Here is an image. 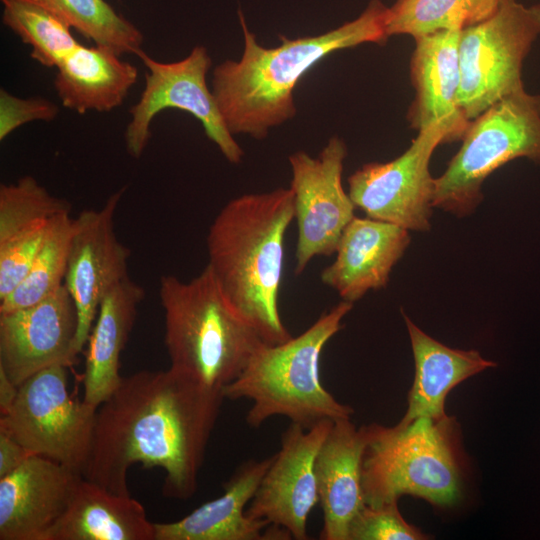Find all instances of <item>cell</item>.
Returning a JSON list of instances; mask_svg holds the SVG:
<instances>
[{"instance_id":"cell-32","label":"cell","mask_w":540,"mask_h":540,"mask_svg":"<svg viewBox=\"0 0 540 540\" xmlns=\"http://www.w3.org/2000/svg\"><path fill=\"white\" fill-rule=\"evenodd\" d=\"M32 454L7 431L0 429V477L24 463Z\"/></svg>"},{"instance_id":"cell-15","label":"cell","mask_w":540,"mask_h":540,"mask_svg":"<svg viewBox=\"0 0 540 540\" xmlns=\"http://www.w3.org/2000/svg\"><path fill=\"white\" fill-rule=\"evenodd\" d=\"M77 310L64 284L47 298L0 313V368L19 387L35 373L77 360Z\"/></svg>"},{"instance_id":"cell-12","label":"cell","mask_w":540,"mask_h":540,"mask_svg":"<svg viewBox=\"0 0 540 540\" xmlns=\"http://www.w3.org/2000/svg\"><path fill=\"white\" fill-rule=\"evenodd\" d=\"M346 156L344 140L333 136L317 157L297 151L288 158L298 230L296 274L314 257L335 253L344 229L355 217V205L342 185Z\"/></svg>"},{"instance_id":"cell-26","label":"cell","mask_w":540,"mask_h":540,"mask_svg":"<svg viewBox=\"0 0 540 540\" xmlns=\"http://www.w3.org/2000/svg\"><path fill=\"white\" fill-rule=\"evenodd\" d=\"M500 0H396L388 7V37L413 38L444 30H463L491 17Z\"/></svg>"},{"instance_id":"cell-3","label":"cell","mask_w":540,"mask_h":540,"mask_svg":"<svg viewBox=\"0 0 540 540\" xmlns=\"http://www.w3.org/2000/svg\"><path fill=\"white\" fill-rule=\"evenodd\" d=\"M294 218L290 187L244 194L221 209L207 235V266L230 303L268 344L292 338L281 319L279 293L285 234Z\"/></svg>"},{"instance_id":"cell-19","label":"cell","mask_w":540,"mask_h":540,"mask_svg":"<svg viewBox=\"0 0 540 540\" xmlns=\"http://www.w3.org/2000/svg\"><path fill=\"white\" fill-rule=\"evenodd\" d=\"M370 425L357 428L350 419L333 422L315 460L322 540H348L352 520L365 506L362 461L371 439Z\"/></svg>"},{"instance_id":"cell-1","label":"cell","mask_w":540,"mask_h":540,"mask_svg":"<svg viewBox=\"0 0 540 540\" xmlns=\"http://www.w3.org/2000/svg\"><path fill=\"white\" fill-rule=\"evenodd\" d=\"M224 399L171 368L123 376L97 408L82 477L128 495L130 467H159L164 497L191 498Z\"/></svg>"},{"instance_id":"cell-4","label":"cell","mask_w":540,"mask_h":540,"mask_svg":"<svg viewBox=\"0 0 540 540\" xmlns=\"http://www.w3.org/2000/svg\"><path fill=\"white\" fill-rule=\"evenodd\" d=\"M159 296L169 368L209 390L222 393L266 343L223 294L207 265L188 282L162 276Z\"/></svg>"},{"instance_id":"cell-9","label":"cell","mask_w":540,"mask_h":540,"mask_svg":"<svg viewBox=\"0 0 540 540\" xmlns=\"http://www.w3.org/2000/svg\"><path fill=\"white\" fill-rule=\"evenodd\" d=\"M67 368L54 365L25 380L9 412L0 416V429L32 454L81 473L90 451L97 409L71 397Z\"/></svg>"},{"instance_id":"cell-5","label":"cell","mask_w":540,"mask_h":540,"mask_svg":"<svg viewBox=\"0 0 540 540\" xmlns=\"http://www.w3.org/2000/svg\"><path fill=\"white\" fill-rule=\"evenodd\" d=\"M353 303L341 301L309 328L280 344H262L241 374L222 391L225 399H248L246 423L260 427L273 416L305 429L323 420L350 419L354 410L340 403L320 380V356L342 328Z\"/></svg>"},{"instance_id":"cell-14","label":"cell","mask_w":540,"mask_h":540,"mask_svg":"<svg viewBox=\"0 0 540 540\" xmlns=\"http://www.w3.org/2000/svg\"><path fill=\"white\" fill-rule=\"evenodd\" d=\"M333 420L309 429L291 423L281 446L246 508L252 519L265 520L287 530L296 540H307V520L319 504L315 460Z\"/></svg>"},{"instance_id":"cell-6","label":"cell","mask_w":540,"mask_h":540,"mask_svg":"<svg viewBox=\"0 0 540 540\" xmlns=\"http://www.w3.org/2000/svg\"><path fill=\"white\" fill-rule=\"evenodd\" d=\"M362 461L365 505L377 507L403 495L447 507L461 496L463 458L454 417H419L392 427L370 424Z\"/></svg>"},{"instance_id":"cell-24","label":"cell","mask_w":540,"mask_h":540,"mask_svg":"<svg viewBox=\"0 0 540 540\" xmlns=\"http://www.w3.org/2000/svg\"><path fill=\"white\" fill-rule=\"evenodd\" d=\"M402 315L410 337L415 375L407 411L398 423L406 425L419 417L443 418L447 415L448 393L467 378L497 364L476 350L445 346L423 332L404 312Z\"/></svg>"},{"instance_id":"cell-23","label":"cell","mask_w":540,"mask_h":540,"mask_svg":"<svg viewBox=\"0 0 540 540\" xmlns=\"http://www.w3.org/2000/svg\"><path fill=\"white\" fill-rule=\"evenodd\" d=\"M46 540H155V527L130 494L113 493L81 476Z\"/></svg>"},{"instance_id":"cell-27","label":"cell","mask_w":540,"mask_h":540,"mask_svg":"<svg viewBox=\"0 0 540 540\" xmlns=\"http://www.w3.org/2000/svg\"><path fill=\"white\" fill-rule=\"evenodd\" d=\"M3 24L31 47L30 56L55 67L80 43L71 27L41 0H0Z\"/></svg>"},{"instance_id":"cell-30","label":"cell","mask_w":540,"mask_h":540,"mask_svg":"<svg viewBox=\"0 0 540 540\" xmlns=\"http://www.w3.org/2000/svg\"><path fill=\"white\" fill-rule=\"evenodd\" d=\"M429 535L407 523L398 501L377 507L365 505L352 520L348 540H425Z\"/></svg>"},{"instance_id":"cell-20","label":"cell","mask_w":540,"mask_h":540,"mask_svg":"<svg viewBox=\"0 0 540 540\" xmlns=\"http://www.w3.org/2000/svg\"><path fill=\"white\" fill-rule=\"evenodd\" d=\"M461 30H444L416 37L410 63L415 97L407 119L418 131L442 122L448 142L462 140L470 121L458 104L461 82L459 39Z\"/></svg>"},{"instance_id":"cell-22","label":"cell","mask_w":540,"mask_h":540,"mask_svg":"<svg viewBox=\"0 0 540 540\" xmlns=\"http://www.w3.org/2000/svg\"><path fill=\"white\" fill-rule=\"evenodd\" d=\"M143 288L129 277L101 301L87 340L83 401L98 408L118 387L120 355L134 326Z\"/></svg>"},{"instance_id":"cell-29","label":"cell","mask_w":540,"mask_h":540,"mask_svg":"<svg viewBox=\"0 0 540 540\" xmlns=\"http://www.w3.org/2000/svg\"><path fill=\"white\" fill-rule=\"evenodd\" d=\"M71 28L119 55L143 51L142 32L105 0H41Z\"/></svg>"},{"instance_id":"cell-21","label":"cell","mask_w":540,"mask_h":540,"mask_svg":"<svg viewBox=\"0 0 540 540\" xmlns=\"http://www.w3.org/2000/svg\"><path fill=\"white\" fill-rule=\"evenodd\" d=\"M410 241L408 230L400 226L354 217L341 235L334 262L321 272V281L343 301L354 303L369 290L387 285Z\"/></svg>"},{"instance_id":"cell-8","label":"cell","mask_w":540,"mask_h":540,"mask_svg":"<svg viewBox=\"0 0 540 540\" xmlns=\"http://www.w3.org/2000/svg\"><path fill=\"white\" fill-rule=\"evenodd\" d=\"M539 36L540 3L518 0H500L491 17L461 30L458 104L468 121L524 89L523 62Z\"/></svg>"},{"instance_id":"cell-2","label":"cell","mask_w":540,"mask_h":540,"mask_svg":"<svg viewBox=\"0 0 540 540\" xmlns=\"http://www.w3.org/2000/svg\"><path fill=\"white\" fill-rule=\"evenodd\" d=\"M388 6L370 0L355 19L325 33L290 39L266 48L238 11L244 48L239 60L227 59L213 70L212 92L232 135L265 139L270 130L295 117L294 90L300 79L328 55L365 43L388 40Z\"/></svg>"},{"instance_id":"cell-16","label":"cell","mask_w":540,"mask_h":540,"mask_svg":"<svg viewBox=\"0 0 540 540\" xmlns=\"http://www.w3.org/2000/svg\"><path fill=\"white\" fill-rule=\"evenodd\" d=\"M81 476L52 459L31 455L0 477V540H46Z\"/></svg>"},{"instance_id":"cell-11","label":"cell","mask_w":540,"mask_h":540,"mask_svg":"<svg viewBox=\"0 0 540 540\" xmlns=\"http://www.w3.org/2000/svg\"><path fill=\"white\" fill-rule=\"evenodd\" d=\"M447 139V126L437 122L418 131L410 147L394 160L364 164L348 178V194L355 207L374 220L408 231H428L435 186L429 162L436 147Z\"/></svg>"},{"instance_id":"cell-33","label":"cell","mask_w":540,"mask_h":540,"mask_svg":"<svg viewBox=\"0 0 540 540\" xmlns=\"http://www.w3.org/2000/svg\"><path fill=\"white\" fill-rule=\"evenodd\" d=\"M18 393V386L9 378L6 372L0 368V416L11 409Z\"/></svg>"},{"instance_id":"cell-10","label":"cell","mask_w":540,"mask_h":540,"mask_svg":"<svg viewBox=\"0 0 540 540\" xmlns=\"http://www.w3.org/2000/svg\"><path fill=\"white\" fill-rule=\"evenodd\" d=\"M147 72L145 86L129 113L125 129L126 150L140 158L151 138V123L163 110L179 109L199 120L206 136L232 164H239L244 152L228 130L212 89L207 84L211 57L205 46H195L189 55L174 62H160L144 51L138 54Z\"/></svg>"},{"instance_id":"cell-18","label":"cell","mask_w":540,"mask_h":540,"mask_svg":"<svg viewBox=\"0 0 540 540\" xmlns=\"http://www.w3.org/2000/svg\"><path fill=\"white\" fill-rule=\"evenodd\" d=\"M70 211L32 176L1 184L0 300L24 278L55 220Z\"/></svg>"},{"instance_id":"cell-25","label":"cell","mask_w":540,"mask_h":540,"mask_svg":"<svg viewBox=\"0 0 540 540\" xmlns=\"http://www.w3.org/2000/svg\"><path fill=\"white\" fill-rule=\"evenodd\" d=\"M56 69L54 87L62 105L79 114L118 108L138 78L136 66L96 44H79Z\"/></svg>"},{"instance_id":"cell-7","label":"cell","mask_w":540,"mask_h":540,"mask_svg":"<svg viewBox=\"0 0 540 540\" xmlns=\"http://www.w3.org/2000/svg\"><path fill=\"white\" fill-rule=\"evenodd\" d=\"M517 158L540 163V94H510L470 121L459 151L435 178L433 207L455 216L474 212L482 184L499 167Z\"/></svg>"},{"instance_id":"cell-28","label":"cell","mask_w":540,"mask_h":540,"mask_svg":"<svg viewBox=\"0 0 540 540\" xmlns=\"http://www.w3.org/2000/svg\"><path fill=\"white\" fill-rule=\"evenodd\" d=\"M73 227L70 213L55 220L24 278L0 300V313L33 305L64 284Z\"/></svg>"},{"instance_id":"cell-13","label":"cell","mask_w":540,"mask_h":540,"mask_svg":"<svg viewBox=\"0 0 540 540\" xmlns=\"http://www.w3.org/2000/svg\"><path fill=\"white\" fill-rule=\"evenodd\" d=\"M125 189H119L98 210H84L74 218L64 286L77 310L75 350L87 343L103 298L128 278L130 250L114 230V217Z\"/></svg>"},{"instance_id":"cell-31","label":"cell","mask_w":540,"mask_h":540,"mask_svg":"<svg viewBox=\"0 0 540 540\" xmlns=\"http://www.w3.org/2000/svg\"><path fill=\"white\" fill-rule=\"evenodd\" d=\"M59 107L42 97L20 98L5 89L0 90V140L3 141L14 130L26 123L41 120L52 121Z\"/></svg>"},{"instance_id":"cell-17","label":"cell","mask_w":540,"mask_h":540,"mask_svg":"<svg viewBox=\"0 0 540 540\" xmlns=\"http://www.w3.org/2000/svg\"><path fill=\"white\" fill-rule=\"evenodd\" d=\"M273 459L247 460L223 483L221 496L177 521L154 523L155 540L292 539L285 529L245 513Z\"/></svg>"}]
</instances>
